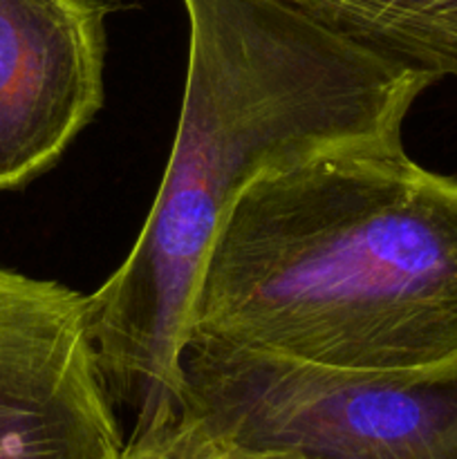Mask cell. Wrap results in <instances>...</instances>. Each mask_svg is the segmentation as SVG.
<instances>
[{
    "label": "cell",
    "instance_id": "1",
    "mask_svg": "<svg viewBox=\"0 0 457 459\" xmlns=\"http://www.w3.org/2000/svg\"><path fill=\"white\" fill-rule=\"evenodd\" d=\"M188 63L168 166L121 267L88 296L99 370L133 429L182 411L179 354L211 245L249 184L349 146L401 142L435 81L280 0H182Z\"/></svg>",
    "mask_w": 457,
    "mask_h": 459
},
{
    "label": "cell",
    "instance_id": "2",
    "mask_svg": "<svg viewBox=\"0 0 457 459\" xmlns=\"http://www.w3.org/2000/svg\"><path fill=\"white\" fill-rule=\"evenodd\" d=\"M186 341L361 370L457 368V179L401 142L258 178L220 224Z\"/></svg>",
    "mask_w": 457,
    "mask_h": 459
},
{
    "label": "cell",
    "instance_id": "3",
    "mask_svg": "<svg viewBox=\"0 0 457 459\" xmlns=\"http://www.w3.org/2000/svg\"><path fill=\"white\" fill-rule=\"evenodd\" d=\"M182 411L309 459H457V368L361 370L186 341Z\"/></svg>",
    "mask_w": 457,
    "mask_h": 459
},
{
    "label": "cell",
    "instance_id": "4",
    "mask_svg": "<svg viewBox=\"0 0 457 459\" xmlns=\"http://www.w3.org/2000/svg\"><path fill=\"white\" fill-rule=\"evenodd\" d=\"M124 444L88 296L0 267V459H115Z\"/></svg>",
    "mask_w": 457,
    "mask_h": 459
},
{
    "label": "cell",
    "instance_id": "5",
    "mask_svg": "<svg viewBox=\"0 0 457 459\" xmlns=\"http://www.w3.org/2000/svg\"><path fill=\"white\" fill-rule=\"evenodd\" d=\"M106 0H0V193L52 169L103 106Z\"/></svg>",
    "mask_w": 457,
    "mask_h": 459
},
{
    "label": "cell",
    "instance_id": "6",
    "mask_svg": "<svg viewBox=\"0 0 457 459\" xmlns=\"http://www.w3.org/2000/svg\"><path fill=\"white\" fill-rule=\"evenodd\" d=\"M325 30L433 81L457 79V0H280Z\"/></svg>",
    "mask_w": 457,
    "mask_h": 459
},
{
    "label": "cell",
    "instance_id": "7",
    "mask_svg": "<svg viewBox=\"0 0 457 459\" xmlns=\"http://www.w3.org/2000/svg\"><path fill=\"white\" fill-rule=\"evenodd\" d=\"M115 459H309L291 451L258 448L202 417L179 411L143 429H133Z\"/></svg>",
    "mask_w": 457,
    "mask_h": 459
}]
</instances>
